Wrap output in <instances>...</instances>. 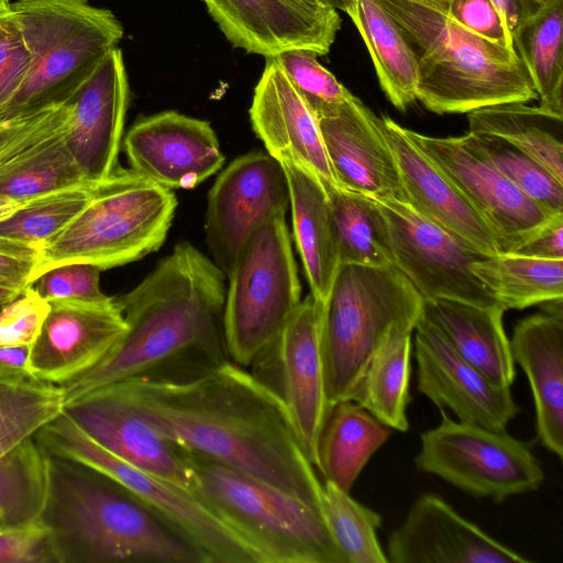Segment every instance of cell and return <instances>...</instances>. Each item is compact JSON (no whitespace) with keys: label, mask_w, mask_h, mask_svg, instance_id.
<instances>
[{"label":"cell","mask_w":563,"mask_h":563,"mask_svg":"<svg viewBox=\"0 0 563 563\" xmlns=\"http://www.w3.org/2000/svg\"><path fill=\"white\" fill-rule=\"evenodd\" d=\"M90 393V391H89ZM180 450L273 485L320 510L322 484L280 397L231 360L184 378H131L91 390Z\"/></svg>","instance_id":"1"},{"label":"cell","mask_w":563,"mask_h":563,"mask_svg":"<svg viewBox=\"0 0 563 563\" xmlns=\"http://www.w3.org/2000/svg\"><path fill=\"white\" fill-rule=\"evenodd\" d=\"M225 274L189 242L178 243L131 291L115 298L126 330L96 366L59 384L64 406L131 378H184L227 361Z\"/></svg>","instance_id":"2"},{"label":"cell","mask_w":563,"mask_h":563,"mask_svg":"<svg viewBox=\"0 0 563 563\" xmlns=\"http://www.w3.org/2000/svg\"><path fill=\"white\" fill-rule=\"evenodd\" d=\"M37 521L51 536L57 563H202L186 540L119 484L49 453Z\"/></svg>","instance_id":"3"},{"label":"cell","mask_w":563,"mask_h":563,"mask_svg":"<svg viewBox=\"0 0 563 563\" xmlns=\"http://www.w3.org/2000/svg\"><path fill=\"white\" fill-rule=\"evenodd\" d=\"M418 63L417 100L438 114L468 113L537 93L515 46L486 40L446 12L413 0H377Z\"/></svg>","instance_id":"4"},{"label":"cell","mask_w":563,"mask_h":563,"mask_svg":"<svg viewBox=\"0 0 563 563\" xmlns=\"http://www.w3.org/2000/svg\"><path fill=\"white\" fill-rule=\"evenodd\" d=\"M422 312V297L394 265L339 266L327 299L319 305L330 408L352 399L378 349L394 331L415 329Z\"/></svg>","instance_id":"5"},{"label":"cell","mask_w":563,"mask_h":563,"mask_svg":"<svg viewBox=\"0 0 563 563\" xmlns=\"http://www.w3.org/2000/svg\"><path fill=\"white\" fill-rule=\"evenodd\" d=\"M11 10L31 63L5 122L67 103L123 36L110 10L86 0H19Z\"/></svg>","instance_id":"6"},{"label":"cell","mask_w":563,"mask_h":563,"mask_svg":"<svg viewBox=\"0 0 563 563\" xmlns=\"http://www.w3.org/2000/svg\"><path fill=\"white\" fill-rule=\"evenodd\" d=\"M176 207L173 190L119 167L92 185L81 211L40 249L32 282L60 264L107 269L142 258L164 243Z\"/></svg>","instance_id":"7"},{"label":"cell","mask_w":563,"mask_h":563,"mask_svg":"<svg viewBox=\"0 0 563 563\" xmlns=\"http://www.w3.org/2000/svg\"><path fill=\"white\" fill-rule=\"evenodd\" d=\"M184 453L192 472L191 492L263 563H345L320 510L239 470Z\"/></svg>","instance_id":"8"},{"label":"cell","mask_w":563,"mask_h":563,"mask_svg":"<svg viewBox=\"0 0 563 563\" xmlns=\"http://www.w3.org/2000/svg\"><path fill=\"white\" fill-rule=\"evenodd\" d=\"M34 439L46 453L82 463L119 484L186 540L202 563H263L258 552L196 494L121 460L64 410Z\"/></svg>","instance_id":"9"},{"label":"cell","mask_w":563,"mask_h":563,"mask_svg":"<svg viewBox=\"0 0 563 563\" xmlns=\"http://www.w3.org/2000/svg\"><path fill=\"white\" fill-rule=\"evenodd\" d=\"M223 333L229 358L250 367L280 334L301 287L285 216L256 230L227 274Z\"/></svg>","instance_id":"10"},{"label":"cell","mask_w":563,"mask_h":563,"mask_svg":"<svg viewBox=\"0 0 563 563\" xmlns=\"http://www.w3.org/2000/svg\"><path fill=\"white\" fill-rule=\"evenodd\" d=\"M441 411L440 423L421 434L417 470L496 503L540 487L544 472L526 442L506 431L454 421Z\"/></svg>","instance_id":"11"},{"label":"cell","mask_w":563,"mask_h":563,"mask_svg":"<svg viewBox=\"0 0 563 563\" xmlns=\"http://www.w3.org/2000/svg\"><path fill=\"white\" fill-rule=\"evenodd\" d=\"M374 200L383 219L391 265L423 300L501 307L471 269L474 261L486 255L466 246L404 200Z\"/></svg>","instance_id":"12"},{"label":"cell","mask_w":563,"mask_h":563,"mask_svg":"<svg viewBox=\"0 0 563 563\" xmlns=\"http://www.w3.org/2000/svg\"><path fill=\"white\" fill-rule=\"evenodd\" d=\"M404 133L485 220L501 253H512L556 216L511 184L466 134L435 137L406 128Z\"/></svg>","instance_id":"13"},{"label":"cell","mask_w":563,"mask_h":563,"mask_svg":"<svg viewBox=\"0 0 563 563\" xmlns=\"http://www.w3.org/2000/svg\"><path fill=\"white\" fill-rule=\"evenodd\" d=\"M252 366L283 400L302 451L317 467L319 437L331 408L320 349L319 305L311 294Z\"/></svg>","instance_id":"14"},{"label":"cell","mask_w":563,"mask_h":563,"mask_svg":"<svg viewBox=\"0 0 563 563\" xmlns=\"http://www.w3.org/2000/svg\"><path fill=\"white\" fill-rule=\"evenodd\" d=\"M289 208V187L280 163L267 152L232 161L208 194L206 243L225 274L246 240Z\"/></svg>","instance_id":"15"},{"label":"cell","mask_w":563,"mask_h":563,"mask_svg":"<svg viewBox=\"0 0 563 563\" xmlns=\"http://www.w3.org/2000/svg\"><path fill=\"white\" fill-rule=\"evenodd\" d=\"M417 389L459 421L506 431L519 408L510 387L494 383L465 361L438 328L421 316L415 329Z\"/></svg>","instance_id":"16"},{"label":"cell","mask_w":563,"mask_h":563,"mask_svg":"<svg viewBox=\"0 0 563 563\" xmlns=\"http://www.w3.org/2000/svg\"><path fill=\"white\" fill-rule=\"evenodd\" d=\"M130 168L168 189H191L224 164L209 122L177 111L140 118L123 139Z\"/></svg>","instance_id":"17"},{"label":"cell","mask_w":563,"mask_h":563,"mask_svg":"<svg viewBox=\"0 0 563 563\" xmlns=\"http://www.w3.org/2000/svg\"><path fill=\"white\" fill-rule=\"evenodd\" d=\"M125 330L113 297L104 302L48 301V311L30 347L29 371L43 382H68L101 362Z\"/></svg>","instance_id":"18"},{"label":"cell","mask_w":563,"mask_h":563,"mask_svg":"<svg viewBox=\"0 0 563 563\" xmlns=\"http://www.w3.org/2000/svg\"><path fill=\"white\" fill-rule=\"evenodd\" d=\"M228 41L251 54L274 57L288 49L327 55L341 27L334 7L294 0H202Z\"/></svg>","instance_id":"19"},{"label":"cell","mask_w":563,"mask_h":563,"mask_svg":"<svg viewBox=\"0 0 563 563\" xmlns=\"http://www.w3.org/2000/svg\"><path fill=\"white\" fill-rule=\"evenodd\" d=\"M65 142L84 180L93 185L113 174L129 103L121 49L112 48L67 102Z\"/></svg>","instance_id":"20"},{"label":"cell","mask_w":563,"mask_h":563,"mask_svg":"<svg viewBox=\"0 0 563 563\" xmlns=\"http://www.w3.org/2000/svg\"><path fill=\"white\" fill-rule=\"evenodd\" d=\"M391 563H529L463 518L441 497L420 496L388 540Z\"/></svg>","instance_id":"21"},{"label":"cell","mask_w":563,"mask_h":563,"mask_svg":"<svg viewBox=\"0 0 563 563\" xmlns=\"http://www.w3.org/2000/svg\"><path fill=\"white\" fill-rule=\"evenodd\" d=\"M318 122L339 188L374 199L404 200L397 165L378 117L362 100L350 93Z\"/></svg>","instance_id":"22"},{"label":"cell","mask_w":563,"mask_h":563,"mask_svg":"<svg viewBox=\"0 0 563 563\" xmlns=\"http://www.w3.org/2000/svg\"><path fill=\"white\" fill-rule=\"evenodd\" d=\"M378 122L397 165L404 201L475 252L486 256L500 254L485 220L405 135L404 126L387 115L378 117Z\"/></svg>","instance_id":"23"},{"label":"cell","mask_w":563,"mask_h":563,"mask_svg":"<svg viewBox=\"0 0 563 563\" xmlns=\"http://www.w3.org/2000/svg\"><path fill=\"white\" fill-rule=\"evenodd\" d=\"M250 119L269 155L303 166L325 189L338 187L318 119L273 57L254 88Z\"/></svg>","instance_id":"24"},{"label":"cell","mask_w":563,"mask_h":563,"mask_svg":"<svg viewBox=\"0 0 563 563\" xmlns=\"http://www.w3.org/2000/svg\"><path fill=\"white\" fill-rule=\"evenodd\" d=\"M64 412L121 460L191 492L192 472L184 451L140 418L91 391L67 402Z\"/></svg>","instance_id":"25"},{"label":"cell","mask_w":563,"mask_h":563,"mask_svg":"<svg viewBox=\"0 0 563 563\" xmlns=\"http://www.w3.org/2000/svg\"><path fill=\"white\" fill-rule=\"evenodd\" d=\"M510 342L514 361L528 377L538 440L563 456V317L540 312L521 319Z\"/></svg>","instance_id":"26"},{"label":"cell","mask_w":563,"mask_h":563,"mask_svg":"<svg viewBox=\"0 0 563 563\" xmlns=\"http://www.w3.org/2000/svg\"><path fill=\"white\" fill-rule=\"evenodd\" d=\"M288 181L294 239L310 294L321 305L339 269L331 203L321 180L290 159L279 161Z\"/></svg>","instance_id":"27"},{"label":"cell","mask_w":563,"mask_h":563,"mask_svg":"<svg viewBox=\"0 0 563 563\" xmlns=\"http://www.w3.org/2000/svg\"><path fill=\"white\" fill-rule=\"evenodd\" d=\"M501 307L459 300H423L422 317L440 330L451 346L498 385L511 387L516 372Z\"/></svg>","instance_id":"28"},{"label":"cell","mask_w":563,"mask_h":563,"mask_svg":"<svg viewBox=\"0 0 563 563\" xmlns=\"http://www.w3.org/2000/svg\"><path fill=\"white\" fill-rule=\"evenodd\" d=\"M70 108L0 161V199L31 200L87 184L65 142Z\"/></svg>","instance_id":"29"},{"label":"cell","mask_w":563,"mask_h":563,"mask_svg":"<svg viewBox=\"0 0 563 563\" xmlns=\"http://www.w3.org/2000/svg\"><path fill=\"white\" fill-rule=\"evenodd\" d=\"M390 428L353 400L331 407L318 442L324 481L350 493L372 455L389 439Z\"/></svg>","instance_id":"30"},{"label":"cell","mask_w":563,"mask_h":563,"mask_svg":"<svg viewBox=\"0 0 563 563\" xmlns=\"http://www.w3.org/2000/svg\"><path fill=\"white\" fill-rule=\"evenodd\" d=\"M346 14L365 43L385 96L399 111H406L417 101L419 78L409 43L377 0H354Z\"/></svg>","instance_id":"31"},{"label":"cell","mask_w":563,"mask_h":563,"mask_svg":"<svg viewBox=\"0 0 563 563\" xmlns=\"http://www.w3.org/2000/svg\"><path fill=\"white\" fill-rule=\"evenodd\" d=\"M468 131L500 137L563 183V117L527 102H504L467 113Z\"/></svg>","instance_id":"32"},{"label":"cell","mask_w":563,"mask_h":563,"mask_svg":"<svg viewBox=\"0 0 563 563\" xmlns=\"http://www.w3.org/2000/svg\"><path fill=\"white\" fill-rule=\"evenodd\" d=\"M471 269L505 311L563 298V260L500 253L474 261Z\"/></svg>","instance_id":"33"},{"label":"cell","mask_w":563,"mask_h":563,"mask_svg":"<svg viewBox=\"0 0 563 563\" xmlns=\"http://www.w3.org/2000/svg\"><path fill=\"white\" fill-rule=\"evenodd\" d=\"M412 328L394 331L366 367L352 399L390 429L409 428L410 357Z\"/></svg>","instance_id":"34"},{"label":"cell","mask_w":563,"mask_h":563,"mask_svg":"<svg viewBox=\"0 0 563 563\" xmlns=\"http://www.w3.org/2000/svg\"><path fill=\"white\" fill-rule=\"evenodd\" d=\"M563 0H544L512 36L539 99V107L563 117Z\"/></svg>","instance_id":"35"},{"label":"cell","mask_w":563,"mask_h":563,"mask_svg":"<svg viewBox=\"0 0 563 563\" xmlns=\"http://www.w3.org/2000/svg\"><path fill=\"white\" fill-rule=\"evenodd\" d=\"M325 190L332 209L340 265H391L375 200L339 187Z\"/></svg>","instance_id":"36"},{"label":"cell","mask_w":563,"mask_h":563,"mask_svg":"<svg viewBox=\"0 0 563 563\" xmlns=\"http://www.w3.org/2000/svg\"><path fill=\"white\" fill-rule=\"evenodd\" d=\"M63 410L64 394L58 385L0 377V455L34 438Z\"/></svg>","instance_id":"37"},{"label":"cell","mask_w":563,"mask_h":563,"mask_svg":"<svg viewBox=\"0 0 563 563\" xmlns=\"http://www.w3.org/2000/svg\"><path fill=\"white\" fill-rule=\"evenodd\" d=\"M46 494V453L34 438L0 455V527L37 521Z\"/></svg>","instance_id":"38"},{"label":"cell","mask_w":563,"mask_h":563,"mask_svg":"<svg viewBox=\"0 0 563 563\" xmlns=\"http://www.w3.org/2000/svg\"><path fill=\"white\" fill-rule=\"evenodd\" d=\"M320 512L345 563L388 562L376 533L379 514L329 481L322 484Z\"/></svg>","instance_id":"39"},{"label":"cell","mask_w":563,"mask_h":563,"mask_svg":"<svg viewBox=\"0 0 563 563\" xmlns=\"http://www.w3.org/2000/svg\"><path fill=\"white\" fill-rule=\"evenodd\" d=\"M91 188L92 185L75 186L26 201L0 220V239L40 251L81 211Z\"/></svg>","instance_id":"40"},{"label":"cell","mask_w":563,"mask_h":563,"mask_svg":"<svg viewBox=\"0 0 563 563\" xmlns=\"http://www.w3.org/2000/svg\"><path fill=\"white\" fill-rule=\"evenodd\" d=\"M465 134L522 194L553 214L563 213V183L544 166L500 137L470 131Z\"/></svg>","instance_id":"41"},{"label":"cell","mask_w":563,"mask_h":563,"mask_svg":"<svg viewBox=\"0 0 563 563\" xmlns=\"http://www.w3.org/2000/svg\"><path fill=\"white\" fill-rule=\"evenodd\" d=\"M317 57L311 51L295 48L284 51L273 58L319 119L338 109L351 92Z\"/></svg>","instance_id":"42"},{"label":"cell","mask_w":563,"mask_h":563,"mask_svg":"<svg viewBox=\"0 0 563 563\" xmlns=\"http://www.w3.org/2000/svg\"><path fill=\"white\" fill-rule=\"evenodd\" d=\"M98 266L87 263L56 265L40 274L30 285L45 301L77 300L104 302L108 297L100 289Z\"/></svg>","instance_id":"43"},{"label":"cell","mask_w":563,"mask_h":563,"mask_svg":"<svg viewBox=\"0 0 563 563\" xmlns=\"http://www.w3.org/2000/svg\"><path fill=\"white\" fill-rule=\"evenodd\" d=\"M30 63L29 49L11 10L0 16V124L5 122L7 108L21 88Z\"/></svg>","instance_id":"44"},{"label":"cell","mask_w":563,"mask_h":563,"mask_svg":"<svg viewBox=\"0 0 563 563\" xmlns=\"http://www.w3.org/2000/svg\"><path fill=\"white\" fill-rule=\"evenodd\" d=\"M48 311L32 287L0 307V347L31 345Z\"/></svg>","instance_id":"45"},{"label":"cell","mask_w":563,"mask_h":563,"mask_svg":"<svg viewBox=\"0 0 563 563\" xmlns=\"http://www.w3.org/2000/svg\"><path fill=\"white\" fill-rule=\"evenodd\" d=\"M0 563H57L48 531L38 521L0 527Z\"/></svg>","instance_id":"46"},{"label":"cell","mask_w":563,"mask_h":563,"mask_svg":"<svg viewBox=\"0 0 563 563\" xmlns=\"http://www.w3.org/2000/svg\"><path fill=\"white\" fill-rule=\"evenodd\" d=\"M446 13L475 34L504 46H514L505 20L492 0H450Z\"/></svg>","instance_id":"47"},{"label":"cell","mask_w":563,"mask_h":563,"mask_svg":"<svg viewBox=\"0 0 563 563\" xmlns=\"http://www.w3.org/2000/svg\"><path fill=\"white\" fill-rule=\"evenodd\" d=\"M68 109L67 103L42 112L16 118L0 124V161L59 119Z\"/></svg>","instance_id":"48"},{"label":"cell","mask_w":563,"mask_h":563,"mask_svg":"<svg viewBox=\"0 0 563 563\" xmlns=\"http://www.w3.org/2000/svg\"><path fill=\"white\" fill-rule=\"evenodd\" d=\"M38 250L0 239V286L24 291L32 283Z\"/></svg>","instance_id":"49"},{"label":"cell","mask_w":563,"mask_h":563,"mask_svg":"<svg viewBox=\"0 0 563 563\" xmlns=\"http://www.w3.org/2000/svg\"><path fill=\"white\" fill-rule=\"evenodd\" d=\"M512 253L536 258L563 260V213L556 214Z\"/></svg>","instance_id":"50"},{"label":"cell","mask_w":563,"mask_h":563,"mask_svg":"<svg viewBox=\"0 0 563 563\" xmlns=\"http://www.w3.org/2000/svg\"><path fill=\"white\" fill-rule=\"evenodd\" d=\"M503 15L511 37L542 7L544 0H492Z\"/></svg>","instance_id":"51"},{"label":"cell","mask_w":563,"mask_h":563,"mask_svg":"<svg viewBox=\"0 0 563 563\" xmlns=\"http://www.w3.org/2000/svg\"><path fill=\"white\" fill-rule=\"evenodd\" d=\"M30 347L31 345L0 347L1 378H33L29 371Z\"/></svg>","instance_id":"52"},{"label":"cell","mask_w":563,"mask_h":563,"mask_svg":"<svg viewBox=\"0 0 563 563\" xmlns=\"http://www.w3.org/2000/svg\"><path fill=\"white\" fill-rule=\"evenodd\" d=\"M26 201H29V200H26ZM26 201L0 199V220L12 214L16 209H19Z\"/></svg>","instance_id":"53"},{"label":"cell","mask_w":563,"mask_h":563,"mask_svg":"<svg viewBox=\"0 0 563 563\" xmlns=\"http://www.w3.org/2000/svg\"><path fill=\"white\" fill-rule=\"evenodd\" d=\"M23 291L16 289L0 286V307L5 302L16 298Z\"/></svg>","instance_id":"54"},{"label":"cell","mask_w":563,"mask_h":563,"mask_svg":"<svg viewBox=\"0 0 563 563\" xmlns=\"http://www.w3.org/2000/svg\"><path fill=\"white\" fill-rule=\"evenodd\" d=\"M302 5L309 8H325L333 7L328 0H294Z\"/></svg>","instance_id":"55"},{"label":"cell","mask_w":563,"mask_h":563,"mask_svg":"<svg viewBox=\"0 0 563 563\" xmlns=\"http://www.w3.org/2000/svg\"><path fill=\"white\" fill-rule=\"evenodd\" d=\"M413 1L431 5L433 8L440 9L444 12L448 11L449 2H450V0H413Z\"/></svg>","instance_id":"56"},{"label":"cell","mask_w":563,"mask_h":563,"mask_svg":"<svg viewBox=\"0 0 563 563\" xmlns=\"http://www.w3.org/2000/svg\"><path fill=\"white\" fill-rule=\"evenodd\" d=\"M9 13H11L10 0H0V16H4Z\"/></svg>","instance_id":"57"},{"label":"cell","mask_w":563,"mask_h":563,"mask_svg":"<svg viewBox=\"0 0 563 563\" xmlns=\"http://www.w3.org/2000/svg\"><path fill=\"white\" fill-rule=\"evenodd\" d=\"M335 9L345 10V4L343 0H328Z\"/></svg>","instance_id":"58"},{"label":"cell","mask_w":563,"mask_h":563,"mask_svg":"<svg viewBox=\"0 0 563 563\" xmlns=\"http://www.w3.org/2000/svg\"><path fill=\"white\" fill-rule=\"evenodd\" d=\"M343 2H344V4H345V10H344V12L346 13V12L350 10V8L352 7V4H353L354 0H343Z\"/></svg>","instance_id":"59"}]
</instances>
